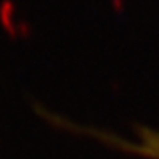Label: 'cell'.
<instances>
[{
  "label": "cell",
  "instance_id": "cell-1",
  "mask_svg": "<svg viewBox=\"0 0 159 159\" xmlns=\"http://www.w3.org/2000/svg\"><path fill=\"white\" fill-rule=\"evenodd\" d=\"M142 150L146 155L152 156L155 159H159V134L148 133L143 139V148Z\"/></svg>",
  "mask_w": 159,
  "mask_h": 159
}]
</instances>
